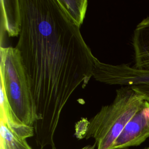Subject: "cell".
<instances>
[{"instance_id": "cell-9", "label": "cell", "mask_w": 149, "mask_h": 149, "mask_svg": "<svg viewBox=\"0 0 149 149\" xmlns=\"http://www.w3.org/2000/svg\"><path fill=\"white\" fill-rule=\"evenodd\" d=\"M59 3L80 28L83 23L88 6L87 0H58Z\"/></svg>"}, {"instance_id": "cell-5", "label": "cell", "mask_w": 149, "mask_h": 149, "mask_svg": "<svg viewBox=\"0 0 149 149\" xmlns=\"http://www.w3.org/2000/svg\"><path fill=\"white\" fill-rule=\"evenodd\" d=\"M149 137V102L142 107L126 124L110 149H126L137 146Z\"/></svg>"}, {"instance_id": "cell-7", "label": "cell", "mask_w": 149, "mask_h": 149, "mask_svg": "<svg viewBox=\"0 0 149 149\" xmlns=\"http://www.w3.org/2000/svg\"><path fill=\"white\" fill-rule=\"evenodd\" d=\"M3 23L9 36L19 35L20 17L19 1H1Z\"/></svg>"}, {"instance_id": "cell-4", "label": "cell", "mask_w": 149, "mask_h": 149, "mask_svg": "<svg viewBox=\"0 0 149 149\" xmlns=\"http://www.w3.org/2000/svg\"><path fill=\"white\" fill-rule=\"evenodd\" d=\"M93 77L98 81L121 86H149V70L139 69L128 64L111 65L94 58Z\"/></svg>"}, {"instance_id": "cell-8", "label": "cell", "mask_w": 149, "mask_h": 149, "mask_svg": "<svg viewBox=\"0 0 149 149\" xmlns=\"http://www.w3.org/2000/svg\"><path fill=\"white\" fill-rule=\"evenodd\" d=\"M0 149H32L23 139L8 126L6 121L0 119Z\"/></svg>"}, {"instance_id": "cell-1", "label": "cell", "mask_w": 149, "mask_h": 149, "mask_svg": "<svg viewBox=\"0 0 149 149\" xmlns=\"http://www.w3.org/2000/svg\"><path fill=\"white\" fill-rule=\"evenodd\" d=\"M20 30L16 48L30 82L36 140L55 148L61 114L75 90L93 77L94 56L58 0H18Z\"/></svg>"}, {"instance_id": "cell-10", "label": "cell", "mask_w": 149, "mask_h": 149, "mask_svg": "<svg viewBox=\"0 0 149 149\" xmlns=\"http://www.w3.org/2000/svg\"><path fill=\"white\" fill-rule=\"evenodd\" d=\"M132 88L136 91L137 93L142 95L144 100L149 102V86L139 85V86H131Z\"/></svg>"}, {"instance_id": "cell-11", "label": "cell", "mask_w": 149, "mask_h": 149, "mask_svg": "<svg viewBox=\"0 0 149 149\" xmlns=\"http://www.w3.org/2000/svg\"><path fill=\"white\" fill-rule=\"evenodd\" d=\"M96 146V144L94 143L93 145H87L85 147L81 148V149H94L95 147Z\"/></svg>"}, {"instance_id": "cell-12", "label": "cell", "mask_w": 149, "mask_h": 149, "mask_svg": "<svg viewBox=\"0 0 149 149\" xmlns=\"http://www.w3.org/2000/svg\"><path fill=\"white\" fill-rule=\"evenodd\" d=\"M144 149H149V146H148V147H146V148H144Z\"/></svg>"}, {"instance_id": "cell-3", "label": "cell", "mask_w": 149, "mask_h": 149, "mask_svg": "<svg viewBox=\"0 0 149 149\" xmlns=\"http://www.w3.org/2000/svg\"><path fill=\"white\" fill-rule=\"evenodd\" d=\"M1 88L15 117L33 126L36 110L29 80L19 51L16 47H1Z\"/></svg>"}, {"instance_id": "cell-6", "label": "cell", "mask_w": 149, "mask_h": 149, "mask_svg": "<svg viewBox=\"0 0 149 149\" xmlns=\"http://www.w3.org/2000/svg\"><path fill=\"white\" fill-rule=\"evenodd\" d=\"M132 44L134 68L149 70V16L143 19L134 30Z\"/></svg>"}, {"instance_id": "cell-2", "label": "cell", "mask_w": 149, "mask_h": 149, "mask_svg": "<svg viewBox=\"0 0 149 149\" xmlns=\"http://www.w3.org/2000/svg\"><path fill=\"white\" fill-rule=\"evenodd\" d=\"M144 97L131 86L116 90L113 102L102 106L90 120L83 118L77 125L79 138H93L97 149H110L126 124L142 107Z\"/></svg>"}, {"instance_id": "cell-13", "label": "cell", "mask_w": 149, "mask_h": 149, "mask_svg": "<svg viewBox=\"0 0 149 149\" xmlns=\"http://www.w3.org/2000/svg\"><path fill=\"white\" fill-rule=\"evenodd\" d=\"M53 149H56V148H53Z\"/></svg>"}]
</instances>
